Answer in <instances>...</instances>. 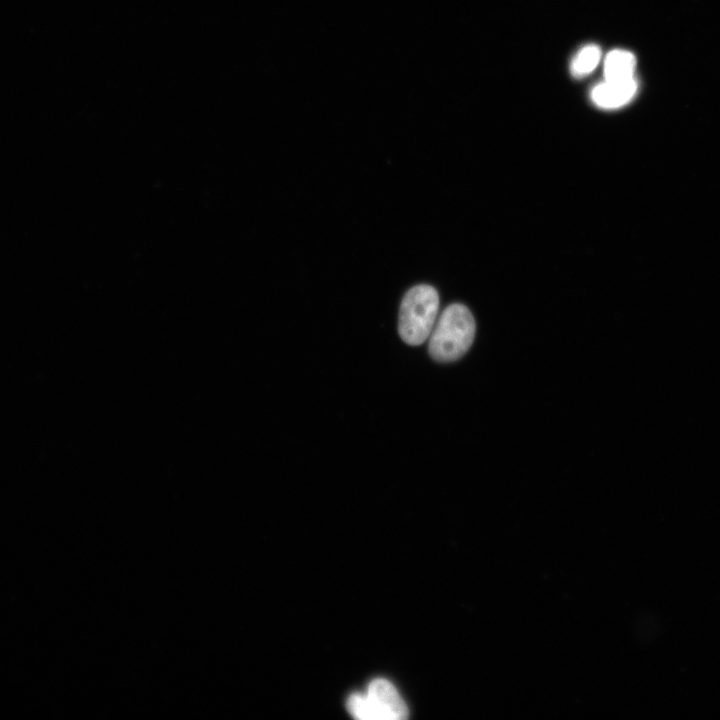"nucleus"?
<instances>
[{
    "label": "nucleus",
    "instance_id": "nucleus-6",
    "mask_svg": "<svg viewBox=\"0 0 720 720\" xmlns=\"http://www.w3.org/2000/svg\"><path fill=\"white\" fill-rule=\"evenodd\" d=\"M601 57L600 48L590 44L583 47L571 63L570 71L576 78L590 74L598 65Z\"/></svg>",
    "mask_w": 720,
    "mask_h": 720
},
{
    "label": "nucleus",
    "instance_id": "nucleus-2",
    "mask_svg": "<svg viewBox=\"0 0 720 720\" xmlns=\"http://www.w3.org/2000/svg\"><path fill=\"white\" fill-rule=\"evenodd\" d=\"M439 309V296L434 287L419 284L404 295L398 321L401 339L412 346L422 344L431 334Z\"/></svg>",
    "mask_w": 720,
    "mask_h": 720
},
{
    "label": "nucleus",
    "instance_id": "nucleus-5",
    "mask_svg": "<svg viewBox=\"0 0 720 720\" xmlns=\"http://www.w3.org/2000/svg\"><path fill=\"white\" fill-rule=\"evenodd\" d=\"M636 58L626 50H613L605 59L604 76L607 81H624L634 78Z\"/></svg>",
    "mask_w": 720,
    "mask_h": 720
},
{
    "label": "nucleus",
    "instance_id": "nucleus-3",
    "mask_svg": "<svg viewBox=\"0 0 720 720\" xmlns=\"http://www.w3.org/2000/svg\"><path fill=\"white\" fill-rule=\"evenodd\" d=\"M365 694L372 706L375 720H402L408 717L406 703L388 680H372Z\"/></svg>",
    "mask_w": 720,
    "mask_h": 720
},
{
    "label": "nucleus",
    "instance_id": "nucleus-4",
    "mask_svg": "<svg viewBox=\"0 0 720 720\" xmlns=\"http://www.w3.org/2000/svg\"><path fill=\"white\" fill-rule=\"evenodd\" d=\"M638 90L634 78L624 81H607L595 86L591 98L602 109H617L629 103Z\"/></svg>",
    "mask_w": 720,
    "mask_h": 720
},
{
    "label": "nucleus",
    "instance_id": "nucleus-1",
    "mask_svg": "<svg viewBox=\"0 0 720 720\" xmlns=\"http://www.w3.org/2000/svg\"><path fill=\"white\" fill-rule=\"evenodd\" d=\"M475 320L470 310L459 303L445 308L430 334L429 354L441 363L461 358L475 336Z\"/></svg>",
    "mask_w": 720,
    "mask_h": 720
},
{
    "label": "nucleus",
    "instance_id": "nucleus-7",
    "mask_svg": "<svg viewBox=\"0 0 720 720\" xmlns=\"http://www.w3.org/2000/svg\"><path fill=\"white\" fill-rule=\"evenodd\" d=\"M348 712L360 720H375L372 706L366 696L362 693H353L346 702Z\"/></svg>",
    "mask_w": 720,
    "mask_h": 720
}]
</instances>
